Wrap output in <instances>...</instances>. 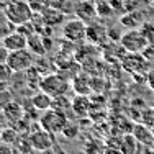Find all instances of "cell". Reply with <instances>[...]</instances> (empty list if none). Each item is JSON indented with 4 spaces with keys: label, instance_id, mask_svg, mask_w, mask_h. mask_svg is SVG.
<instances>
[{
    "label": "cell",
    "instance_id": "obj_17",
    "mask_svg": "<svg viewBox=\"0 0 154 154\" xmlns=\"http://www.w3.org/2000/svg\"><path fill=\"white\" fill-rule=\"evenodd\" d=\"M67 108L72 110V100H69L66 95H61V97L53 98V110H57V112H61V113L66 115V110Z\"/></svg>",
    "mask_w": 154,
    "mask_h": 154
},
{
    "label": "cell",
    "instance_id": "obj_16",
    "mask_svg": "<svg viewBox=\"0 0 154 154\" xmlns=\"http://www.w3.org/2000/svg\"><path fill=\"white\" fill-rule=\"evenodd\" d=\"M97 2V13L98 18H110L115 15V10H113L110 0H95Z\"/></svg>",
    "mask_w": 154,
    "mask_h": 154
},
{
    "label": "cell",
    "instance_id": "obj_2",
    "mask_svg": "<svg viewBox=\"0 0 154 154\" xmlns=\"http://www.w3.org/2000/svg\"><path fill=\"white\" fill-rule=\"evenodd\" d=\"M120 45H122V48L126 53L143 54L144 49L151 45V43L148 41L144 33L139 30V28H136V30H128L126 33H123L122 39H120Z\"/></svg>",
    "mask_w": 154,
    "mask_h": 154
},
{
    "label": "cell",
    "instance_id": "obj_22",
    "mask_svg": "<svg viewBox=\"0 0 154 154\" xmlns=\"http://www.w3.org/2000/svg\"><path fill=\"white\" fill-rule=\"evenodd\" d=\"M8 95H10V90H7V89H3V90H2V98H3V100H2V103H0V105H2V108L5 107V105H8L10 102H13L12 98L8 97Z\"/></svg>",
    "mask_w": 154,
    "mask_h": 154
},
{
    "label": "cell",
    "instance_id": "obj_19",
    "mask_svg": "<svg viewBox=\"0 0 154 154\" xmlns=\"http://www.w3.org/2000/svg\"><path fill=\"white\" fill-rule=\"evenodd\" d=\"M12 74H13V71L10 69V66L7 62H2V66H0V77H2V82H3V89H5V84L10 80Z\"/></svg>",
    "mask_w": 154,
    "mask_h": 154
},
{
    "label": "cell",
    "instance_id": "obj_5",
    "mask_svg": "<svg viewBox=\"0 0 154 154\" xmlns=\"http://www.w3.org/2000/svg\"><path fill=\"white\" fill-rule=\"evenodd\" d=\"M7 64L10 66L13 72H26L30 67H33L35 64V54L31 53L28 48L25 49H18V51H12L8 54Z\"/></svg>",
    "mask_w": 154,
    "mask_h": 154
},
{
    "label": "cell",
    "instance_id": "obj_25",
    "mask_svg": "<svg viewBox=\"0 0 154 154\" xmlns=\"http://www.w3.org/2000/svg\"><path fill=\"white\" fill-rule=\"evenodd\" d=\"M148 84H149V87L154 90V71H151L148 74Z\"/></svg>",
    "mask_w": 154,
    "mask_h": 154
},
{
    "label": "cell",
    "instance_id": "obj_4",
    "mask_svg": "<svg viewBox=\"0 0 154 154\" xmlns=\"http://www.w3.org/2000/svg\"><path fill=\"white\" fill-rule=\"evenodd\" d=\"M39 125L43 130H46L51 134H62V131L69 125V120L66 118L64 113L51 108L48 112H43L41 118H39Z\"/></svg>",
    "mask_w": 154,
    "mask_h": 154
},
{
    "label": "cell",
    "instance_id": "obj_8",
    "mask_svg": "<svg viewBox=\"0 0 154 154\" xmlns=\"http://www.w3.org/2000/svg\"><path fill=\"white\" fill-rule=\"evenodd\" d=\"M53 141H54V134L48 133L43 128L39 131H33L30 136V144L36 151H49L53 148Z\"/></svg>",
    "mask_w": 154,
    "mask_h": 154
},
{
    "label": "cell",
    "instance_id": "obj_12",
    "mask_svg": "<svg viewBox=\"0 0 154 154\" xmlns=\"http://www.w3.org/2000/svg\"><path fill=\"white\" fill-rule=\"evenodd\" d=\"M31 105L38 112H48V110L53 108V97L39 89V92H36L31 97Z\"/></svg>",
    "mask_w": 154,
    "mask_h": 154
},
{
    "label": "cell",
    "instance_id": "obj_9",
    "mask_svg": "<svg viewBox=\"0 0 154 154\" xmlns=\"http://www.w3.org/2000/svg\"><path fill=\"white\" fill-rule=\"evenodd\" d=\"M2 48L12 51H18V49H25L28 48V36L23 35L21 31H12L7 33L2 39Z\"/></svg>",
    "mask_w": 154,
    "mask_h": 154
},
{
    "label": "cell",
    "instance_id": "obj_18",
    "mask_svg": "<svg viewBox=\"0 0 154 154\" xmlns=\"http://www.w3.org/2000/svg\"><path fill=\"white\" fill-rule=\"evenodd\" d=\"M18 141H20V138H18L17 130H13V128H5V130L2 131V143L3 144L13 146V144H17Z\"/></svg>",
    "mask_w": 154,
    "mask_h": 154
},
{
    "label": "cell",
    "instance_id": "obj_14",
    "mask_svg": "<svg viewBox=\"0 0 154 154\" xmlns=\"http://www.w3.org/2000/svg\"><path fill=\"white\" fill-rule=\"evenodd\" d=\"M2 112H3L5 120L10 123L21 122V118H23V115H25V110L21 108V105H18L17 102H10L8 105H5V107L2 108Z\"/></svg>",
    "mask_w": 154,
    "mask_h": 154
},
{
    "label": "cell",
    "instance_id": "obj_11",
    "mask_svg": "<svg viewBox=\"0 0 154 154\" xmlns=\"http://www.w3.org/2000/svg\"><path fill=\"white\" fill-rule=\"evenodd\" d=\"M144 23V18H143V12L141 10H133V12H126L120 17V25L128 30H136L141 28Z\"/></svg>",
    "mask_w": 154,
    "mask_h": 154
},
{
    "label": "cell",
    "instance_id": "obj_21",
    "mask_svg": "<svg viewBox=\"0 0 154 154\" xmlns=\"http://www.w3.org/2000/svg\"><path fill=\"white\" fill-rule=\"evenodd\" d=\"M77 133H79V128H77L75 125L69 123L67 126H66V130L62 131V136H64V138H69V139H72Z\"/></svg>",
    "mask_w": 154,
    "mask_h": 154
},
{
    "label": "cell",
    "instance_id": "obj_10",
    "mask_svg": "<svg viewBox=\"0 0 154 154\" xmlns=\"http://www.w3.org/2000/svg\"><path fill=\"white\" fill-rule=\"evenodd\" d=\"M108 30L98 21L87 25V41L90 45H103L105 39H108Z\"/></svg>",
    "mask_w": 154,
    "mask_h": 154
},
{
    "label": "cell",
    "instance_id": "obj_24",
    "mask_svg": "<svg viewBox=\"0 0 154 154\" xmlns=\"http://www.w3.org/2000/svg\"><path fill=\"white\" fill-rule=\"evenodd\" d=\"M0 154H15V151H13L8 144H3L2 143V146H0Z\"/></svg>",
    "mask_w": 154,
    "mask_h": 154
},
{
    "label": "cell",
    "instance_id": "obj_15",
    "mask_svg": "<svg viewBox=\"0 0 154 154\" xmlns=\"http://www.w3.org/2000/svg\"><path fill=\"white\" fill-rule=\"evenodd\" d=\"M90 107H92V103H90V100L87 98V95H77L74 100H72V112H74L75 116H79V118H84V116L89 115Z\"/></svg>",
    "mask_w": 154,
    "mask_h": 154
},
{
    "label": "cell",
    "instance_id": "obj_26",
    "mask_svg": "<svg viewBox=\"0 0 154 154\" xmlns=\"http://www.w3.org/2000/svg\"><path fill=\"white\" fill-rule=\"evenodd\" d=\"M151 3H152V5H154V0H151Z\"/></svg>",
    "mask_w": 154,
    "mask_h": 154
},
{
    "label": "cell",
    "instance_id": "obj_13",
    "mask_svg": "<svg viewBox=\"0 0 154 154\" xmlns=\"http://www.w3.org/2000/svg\"><path fill=\"white\" fill-rule=\"evenodd\" d=\"M146 57L143 56V54H136V53H128L126 57H123V67L126 69V71H143V69L146 67Z\"/></svg>",
    "mask_w": 154,
    "mask_h": 154
},
{
    "label": "cell",
    "instance_id": "obj_1",
    "mask_svg": "<svg viewBox=\"0 0 154 154\" xmlns=\"http://www.w3.org/2000/svg\"><path fill=\"white\" fill-rule=\"evenodd\" d=\"M5 18L12 25L21 26L33 20V8L28 2H12L5 7Z\"/></svg>",
    "mask_w": 154,
    "mask_h": 154
},
{
    "label": "cell",
    "instance_id": "obj_23",
    "mask_svg": "<svg viewBox=\"0 0 154 154\" xmlns=\"http://www.w3.org/2000/svg\"><path fill=\"white\" fill-rule=\"evenodd\" d=\"M143 56H144L148 61L154 59V45H149L148 48H146V49H144V53H143Z\"/></svg>",
    "mask_w": 154,
    "mask_h": 154
},
{
    "label": "cell",
    "instance_id": "obj_20",
    "mask_svg": "<svg viewBox=\"0 0 154 154\" xmlns=\"http://www.w3.org/2000/svg\"><path fill=\"white\" fill-rule=\"evenodd\" d=\"M139 30L144 33V36L148 38V41L151 43V45H154V23H146L144 21Z\"/></svg>",
    "mask_w": 154,
    "mask_h": 154
},
{
    "label": "cell",
    "instance_id": "obj_3",
    "mask_svg": "<svg viewBox=\"0 0 154 154\" xmlns=\"http://www.w3.org/2000/svg\"><path fill=\"white\" fill-rule=\"evenodd\" d=\"M39 89L49 94L53 98H56L67 94V90L71 89V84H69L67 77H64L62 74H46L41 80Z\"/></svg>",
    "mask_w": 154,
    "mask_h": 154
},
{
    "label": "cell",
    "instance_id": "obj_6",
    "mask_svg": "<svg viewBox=\"0 0 154 154\" xmlns=\"http://www.w3.org/2000/svg\"><path fill=\"white\" fill-rule=\"evenodd\" d=\"M62 36L67 39L69 43H82L87 39V23H84L79 18H72V20L66 21L62 25Z\"/></svg>",
    "mask_w": 154,
    "mask_h": 154
},
{
    "label": "cell",
    "instance_id": "obj_7",
    "mask_svg": "<svg viewBox=\"0 0 154 154\" xmlns=\"http://www.w3.org/2000/svg\"><path fill=\"white\" fill-rule=\"evenodd\" d=\"M74 15L79 18V20H82L84 23H87V25L97 21V18H98L97 2H95V0H79Z\"/></svg>",
    "mask_w": 154,
    "mask_h": 154
}]
</instances>
